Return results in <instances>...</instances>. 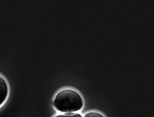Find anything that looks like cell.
<instances>
[{"instance_id": "6da1fadb", "label": "cell", "mask_w": 154, "mask_h": 117, "mask_svg": "<svg viewBox=\"0 0 154 117\" xmlns=\"http://www.w3.org/2000/svg\"><path fill=\"white\" fill-rule=\"evenodd\" d=\"M54 105L56 109L61 112L78 111L83 107V99L81 95L74 89H64L56 94Z\"/></svg>"}, {"instance_id": "7a4b0ae2", "label": "cell", "mask_w": 154, "mask_h": 117, "mask_svg": "<svg viewBox=\"0 0 154 117\" xmlns=\"http://www.w3.org/2000/svg\"><path fill=\"white\" fill-rule=\"evenodd\" d=\"M8 94V86L6 80L0 76V106L6 100Z\"/></svg>"}, {"instance_id": "3957f363", "label": "cell", "mask_w": 154, "mask_h": 117, "mask_svg": "<svg viewBox=\"0 0 154 117\" xmlns=\"http://www.w3.org/2000/svg\"><path fill=\"white\" fill-rule=\"evenodd\" d=\"M54 117H83L81 115H80L79 113H65V114H62L57 115Z\"/></svg>"}, {"instance_id": "277c9868", "label": "cell", "mask_w": 154, "mask_h": 117, "mask_svg": "<svg viewBox=\"0 0 154 117\" xmlns=\"http://www.w3.org/2000/svg\"><path fill=\"white\" fill-rule=\"evenodd\" d=\"M84 117H105L101 113L97 112L91 111L89 112L85 115Z\"/></svg>"}]
</instances>
